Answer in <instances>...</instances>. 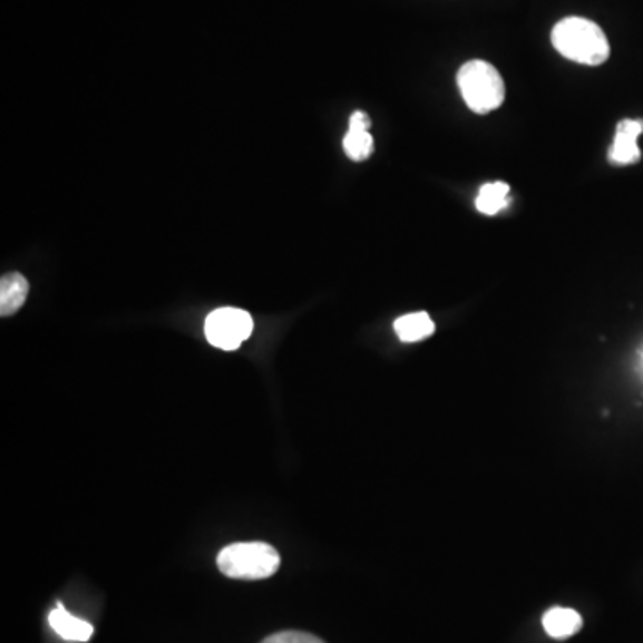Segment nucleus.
Listing matches in <instances>:
<instances>
[{
    "label": "nucleus",
    "mask_w": 643,
    "mask_h": 643,
    "mask_svg": "<svg viewBox=\"0 0 643 643\" xmlns=\"http://www.w3.org/2000/svg\"><path fill=\"white\" fill-rule=\"evenodd\" d=\"M509 192H512V188H509L508 183H503V181L486 183V185L479 189V195H477L476 198L477 212L488 216H494L503 212V210L508 207Z\"/></svg>",
    "instance_id": "obj_10"
},
{
    "label": "nucleus",
    "mask_w": 643,
    "mask_h": 643,
    "mask_svg": "<svg viewBox=\"0 0 643 643\" xmlns=\"http://www.w3.org/2000/svg\"><path fill=\"white\" fill-rule=\"evenodd\" d=\"M216 565L231 579L260 581L280 571L281 556L272 545L263 542L233 544L222 549Z\"/></svg>",
    "instance_id": "obj_2"
},
{
    "label": "nucleus",
    "mask_w": 643,
    "mask_h": 643,
    "mask_svg": "<svg viewBox=\"0 0 643 643\" xmlns=\"http://www.w3.org/2000/svg\"><path fill=\"white\" fill-rule=\"evenodd\" d=\"M554 49L576 64L598 67L610 58V41L597 23L581 17L559 20L551 32Z\"/></svg>",
    "instance_id": "obj_1"
},
{
    "label": "nucleus",
    "mask_w": 643,
    "mask_h": 643,
    "mask_svg": "<svg viewBox=\"0 0 643 643\" xmlns=\"http://www.w3.org/2000/svg\"><path fill=\"white\" fill-rule=\"evenodd\" d=\"M343 150L352 162H364L370 158L373 150V138L369 131H354L349 129L343 138Z\"/></svg>",
    "instance_id": "obj_11"
},
{
    "label": "nucleus",
    "mask_w": 643,
    "mask_h": 643,
    "mask_svg": "<svg viewBox=\"0 0 643 643\" xmlns=\"http://www.w3.org/2000/svg\"><path fill=\"white\" fill-rule=\"evenodd\" d=\"M393 329H396L397 337L401 338V342L415 343L435 333V322L426 311H419V313H410V315L397 319Z\"/></svg>",
    "instance_id": "obj_9"
},
{
    "label": "nucleus",
    "mask_w": 643,
    "mask_h": 643,
    "mask_svg": "<svg viewBox=\"0 0 643 643\" xmlns=\"http://www.w3.org/2000/svg\"><path fill=\"white\" fill-rule=\"evenodd\" d=\"M640 364H642V372H643V351H642V358H640Z\"/></svg>",
    "instance_id": "obj_14"
},
{
    "label": "nucleus",
    "mask_w": 643,
    "mask_h": 643,
    "mask_svg": "<svg viewBox=\"0 0 643 643\" xmlns=\"http://www.w3.org/2000/svg\"><path fill=\"white\" fill-rule=\"evenodd\" d=\"M458 88L465 104L477 115L499 108L506 97L499 70L483 59H472L459 68Z\"/></svg>",
    "instance_id": "obj_3"
},
{
    "label": "nucleus",
    "mask_w": 643,
    "mask_h": 643,
    "mask_svg": "<svg viewBox=\"0 0 643 643\" xmlns=\"http://www.w3.org/2000/svg\"><path fill=\"white\" fill-rule=\"evenodd\" d=\"M370 126H372V121H370V117L367 113H352L351 120H349V129H354V131H369Z\"/></svg>",
    "instance_id": "obj_13"
},
{
    "label": "nucleus",
    "mask_w": 643,
    "mask_h": 643,
    "mask_svg": "<svg viewBox=\"0 0 643 643\" xmlns=\"http://www.w3.org/2000/svg\"><path fill=\"white\" fill-rule=\"evenodd\" d=\"M207 342L222 351L238 349L254 331V320L247 311L236 308H221L206 319Z\"/></svg>",
    "instance_id": "obj_4"
},
{
    "label": "nucleus",
    "mask_w": 643,
    "mask_h": 643,
    "mask_svg": "<svg viewBox=\"0 0 643 643\" xmlns=\"http://www.w3.org/2000/svg\"><path fill=\"white\" fill-rule=\"evenodd\" d=\"M262 643H325L316 639L313 634L302 633V631H283V633H275L269 639L263 640Z\"/></svg>",
    "instance_id": "obj_12"
},
{
    "label": "nucleus",
    "mask_w": 643,
    "mask_h": 643,
    "mask_svg": "<svg viewBox=\"0 0 643 643\" xmlns=\"http://www.w3.org/2000/svg\"><path fill=\"white\" fill-rule=\"evenodd\" d=\"M542 624H544L545 633L549 636L565 640L579 633L581 627H583V618L576 610H571V607H551L549 612H545Z\"/></svg>",
    "instance_id": "obj_7"
},
{
    "label": "nucleus",
    "mask_w": 643,
    "mask_h": 643,
    "mask_svg": "<svg viewBox=\"0 0 643 643\" xmlns=\"http://www.w3.org/2000/svg\"><path fill=\"white\" fill-rule=\"evenodd\" d=\"M643 133V120L618 121L616 126L615 140H613L612 150H610V162L615 165H633L642 158L639 147V136Z\"/></svg>",
    "instance_id": "obj_5"
},
{
    "label": "nucleus",
    "mask_w": 643,
    "mask_h": 643,
    "mask_svg": "<svg viewBox=\"0 0 643 643\" xmlns=\"http://www.w3.org/2000/svg\"><path fill=\"white\" fill-rule=\"evenodd\" d=\"M49 624L61 639L70 642H88L94 636V625L70 615L61 604L50 612Z\"/></svg>",
    "instance_id": "obj_8"
},
{
    "label": "nucleus",
    "mask_w": 643,
    "mask_h": 643,
    "mask_svg": "<svg viewBox=\"0 0 643 643\" xmlns=\"http://www.w3.org/2000/svg\"><path fill=\"white\" fill-rule=\"evenodd\" d=\"M29 283L19 272L2 275L0 281V315L11 316L26 304Z\"/></svg>",
    "instance_id": "obj_6"
}]
</instances>
